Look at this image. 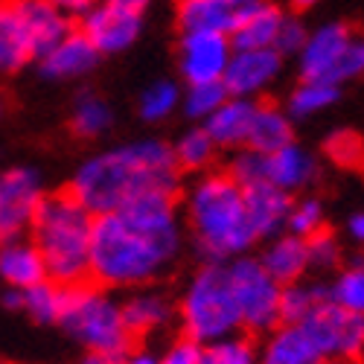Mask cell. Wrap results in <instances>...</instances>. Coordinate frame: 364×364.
<instances>
[{
    "label": "cell",
    "mask_w": 364,
    "mask_h": 364,
    "mask_svg": "<svg viewBox=\"0 0 364 364\" xmlns=\"http://www.w3.org/2000/svg\"><path fill=\"white\" fill-rule=\"evenodd\" d=\"M181 251L175 196L146 193L117 213L97 216L90 233V277L100 286H143Z\"/></svg>",
    "instance_id": "1"
},
{
    "label": "cell",
    "mask_w": 364,
    "mask_h": 364,
    "mask_svg": "<svg viewBox=\"0 0 364 364\" xmlns=\"http://www.w3.org/2000/svg\"><path fill=\"white\" fill-rule=\"evenodd\" d=\"M178 164L164 140H134L87 158L70 184V196L90 216L117 213L123 204L146 193H178Z\"/></svg>",
    "instance_id": "2"
},
{
    "label": "cell",
    "mask_w": 364,
    "mask_h": 364,
    "mask_svg": "<svg viewBox=\"0 0 364 364\" xmlns=\"http://www.w3.org/2000/svg\"><path fill=\"white\" fill-rule=\"evenodd\" d=\"M90 233L94 216L70 196H44L33 219V245L38 248L47 280L58 289H79L90 277Z\"/></svg>",
    "instance_id": "3"
},
{
    "label": "cell",
    "mask_w": 364,
    "mask_h": 364,
    "mask_svg": "<svg viewBox=\"0 0 364 364\" xmlns=\"http://www.w3.org/2000/svg\"><path fill=\"white\" fill-rule=\"evenodd\" d=\"M187 216L198 248L216 262L225 257H242L257 242L245 196L230 175L213 172L198 178L187 196Z\"/></svg>",
    "instance_id": "4"
},
{
    "label": "cell",
    "mask_w": 364,
    "mask_h": 364,
    "mask_svg": "<svg viewBox=\"0 0 364 364\" xmlns=\"http://www.w3.org/2000/svg\"><path fill=\"white\" fill-rule=\"evenodd\" d=\"M181 321H184V336L198 347L230 338L242 329L228 265L210 262L193 277L181 300Z\"/></svg>",
    "instance_id": "5"
},
{
    "label": "cell",
    "mask_w": 364,
    "mask_h": 364,
    "mask_svg": "<svg viewBox=\"0 0 364 364\" xmlns=\"http://www.w3.org/2000/svg\"><path fill=\"white\" fill-rule=\"evenodd\" d=\"M58 323L94 353L123 355L132 347V336L123 321V309H119L117 300H111L100 289H90V286L65 289Z\"/></svg>",
    "instance_id": "6"
},
{
    "label": "cell",
    "mask_w": 364,
    "mask_h": 364,
    "mask_svg": "<svg viewBox=\"0 0 364 364\" xmlns=\"http://www.w3.org/2000/svg\"><path fill=\"white\" fill-rule=\"evenodd\" d=\"M303 82L344 85L364 76V36H353L344 23H323L309 33L300 50Z\"/></svg>",
    "instance_id": "7"
},
{
    "label": "cell",
    "mask_w": 364,
    "mask_h": 364,
    "mask_svg": "<svg viewBox=\"0 0 364 364\" xmlns=\"http://www.w3.org/2000/svg\"><path fill=\"white\" fill-rule=\"evenodd\" d=\"M228 274H230V286H233L242 326L251 329V332H265V329L280 323V291H283V286H277L265 274L259 259L236 257L228 265Z\"/></svg>",
    "instance_id": "8"
},
{
    "label": "cell",
    "mask_w": 364,
    "mask_h": 364,
    "mask_svg": "<svg viewBox=\"0 0 364 364\" xmlns=\"http://www.w3.org/2000/svg\"><path fill=\"white\" fill-rule=\"evenodd\" d=\"M300 326L309 332V338L321 350L323 361L338 358V361H355L364 350V318L344 312L336 306L329 297L312 309L306 321H300Z\"/></svg>",
    "instance_id": "9"
},
{
    "label": "cell",
    "mask_w": 364,
    "mask_h": 364,
    "mask_svg": "<svg viewBox=\"0 0 364 364\" xmlns=\"http://www.w3.org/2000/svg\"><path fill=\"white\" fill-rule=\"evenodd\" d=\"M41 198V178L36 169L15 166L0 175V245L15 242L26 228H33Z\"/></svg>",
    "instance_id": "10"
},
{
    "label": "cell",
    "mask_w": 364,
    "mask_h": 364,
    "mask_svg": "<svg viewBox=\"0 0 364 364\" xmlns=\"http://www.w3.org/2000/svg\"><path fill=\"white\" fill-rule=\"evenodd\" d=\"M140 29H143L140 12L111 4V0H102L100 6L79 18V33L94 44L100 55L126 53L140 38Z\"/></svg>",
    "instance_id": "11"
},
{
    "label": "cell",
    "mask_w": 364,
    "mask_h": 364,
    "mask_svg": "<svg viewBox=\"0 0 364 364\" xmlns=\"http://www.w3.org/2000/svg\"><path fill=\"white\" fill-rule=\"evenodd\" d=\"M230 38L216 33H184L178 47V68L184 82L193 85H213L222 82L230 65Z\"/></svg>",
    "instance_id": "12"
},
{
    "label": "cell",
    "mask_w": 364,
    "mask_h": 364,
    "mask_svg": "<svg viewBox=\"0 0 364 364\" xmlns=\"http://www.w3.org/2000/svg\"><path fill=\"white\" fill-rule=\"evenodd\" d=\"M262 4L265 0H181L178 23L184 33H216L230 38Z\"/></svg>",
    "instance_id": "13"
},
{
    "label": "cell",
    "mask_w": 364,
    "mask_h": 364,
    "mask_svg": "<svg viewBox=\"0 0 364 364\" xmlns=\"http://www.w3.org/2000/svg\"><path fill=\"white\" fill-rule=\"evenodd\" d=\"M283 70V55L277 50H233L230 65L222 76L228 97L254 100Z\"/></svg>",
    "instance_id": "14"
},
{
    "label": "cell",
    "mask_w": 364,
    "mask_h": 364,
    "mask_svg": "<svg viewBox=\"0 0 364 364\" xmlns=\"http://www.w3.org/2000/svg\"><path fill=\"white\" fill-rule=\"evenodd\" d=\"M12 6L23 23V33L33 44L36 58H41L70 33V18L62 9H55L50 0H12Z\"/></svg>",
    "instance_id": "15"
},
{
    "label": "cell",
    "mask_w": 364,
    "mask_h": 364,
    "mask_svg": "<svg viewBox=\"0 0 364 364\" xmlns=\"http://www.w3.org/2000/svg\"><path fill=\"white\" fill-rule=\"evenodd\" d=\"M97 62H100V53L94 50V44H90L79 29H70L62 41L41 55V76L55 79V82L79 79L94 70Z\"/></svg>",
    "instance_id": "16"
},
{
    "label": "cell",
    "mask_w": 364,
    "mask_h": 364,
    "mask_svg": "<svg viewBox=\"0 0 364 364\" xmlns=\"http://www.w3.org/2000/svg\"><path fill=\"white\" fill-rule=\"evenodd\" d=\"M242 196H245V210H248V219H251L257 239H265V236L274 239L286 230V222L291 213V196L289 193L262 181V184L245 187Z\"/></svg>",
    "instance_id": "17"
},
{
    "label": "cell",
    "mask_w": 364,
    "mask_h": 364,
    "mask_svg": "<svg viewBox=\"0 0 364 364\" xmlns=\"http://www.w3.org/2000/svg\"><path fill=\"white\" fill-rule=\"evenodd\" d=\"M254 111H257L254 100L228 97L213 117L204 119V132L210 134V140L216 143V149H239V146L248 143Z\"/></svg>",
    "instance_id": "18"
},
{
    "label": "cell",
    "mask_w": 364,
    "mask_h": 364,
    "mask_svg": "<svg viewBox=\"0 0 364 364\" xmlns=\"http://www.w3.org/2000/svg\"><path fill=\"white\" fill-rule=\"evenodd\" d=\"M259 265L265 268V274L274 280L277 286H291L303 277V271L309 268V251L306 239H297L291 233L274 236L268 242V248L259 257Z\"/></svg>",
    "instance_id": "19"
},
{
    "label": "cell",
    "mask_w": 364,
    "mask_h": 364,
    "mask_svg": "<svg viewBox=\"0 0 364 364\" xmlns=\"http://www.w3.org/2000/svg\"><path fill=\"white\" fill-rule=\"evenodd\" d=\"M0 280H6L9 289L26 291L33 286L47 283V268L33 242H6L0 245Z\"/></svg>",
    "instance_id": "20"
},
{
    "label": "cell",
    "mask_w": 364,
    "mask_h": 364,
    "mask_svg": "<svg viewBox=\"0 0 364 364\" xmlns=\"http://www.w3.org/2000/svg\"><path fill=\"white\" fill-rule=\"evenodd\" d=\"M315 172H318L315 158L297 143H289L286 149L274 151V155H265V181L283 193H294L300 187H306L315 178Z\"/></svg>",
    "instance_id": "21"
},
{
    "label": "cell",
    "mask_w": 364,
    "mask_h": 364,
    "mask_svg": "<svg viewBox=\"0 0 364 364\" xmlns=\"http://www.w3.org/2000/svg\"><path fill=\"white\" fill-rule=\"evenodd\" d=\"M289 143H294L291 117L277 105H257L245 146L251 151H259V155H274V151L286 149Z\"/></svg>",
    "instance_id": "22"
},
{
    "label": "cell",
    "mask_w": 364,
    "mask_h": 364,
    "mask_svg": "<svg viewBox=\"0 0 364 364\" xmlns=\"http://www.w3.org/2000/svg\"><path fill=\"white\" fill-rule=\"evenodd\" d=\"M36 58L12 0H0V73H18Z\"/></svg>",
    "instance_id": "23"
},
{
    "label": "cell",
    "mask_w": 364,
    "mask_h": 364,
    "mask_svg": "<svg viewBox=\"0 0 364 364\" xmlns=\"http://www.w3.org/2000/svg\"><path fill=\"white\" fill-rule=\"evenodd\" d=\"M262 364H323L321 350L300 323L280 326L265 347Z\"/></svg>",
    "instance_id": "24"
},
{
    "label": "cell",
    "mask_w": 364,
    "mask_h": 364,
    "mask_svg": "<svg viewBox=\"0 0 364 364\" xmlns=\"http://www.w3.org/2000/svg\"><path fill=\"white\" fill-rule=\"evenodd\" d=\"M123 321H126V329L132 341L134 338H146L149 332L161 329L169 318H172V306L169 300L158 291H140V294H132L123 306Z\"/></svg>",
    "instance_id": "25"
},
{
    "label": "cell",
    "mask_w": 364,
    "mask_h": 364,
    "mask_svg": "<svg viewBox=\"0 0 364 364\" xmlns=\"http://www.w3.org/2000/svg\"><path fill=\"white\" fill-rule=\"evenodd\" d=\"M283 18L286 15L277 6L262 4L254 15L242 21V26L230 36V47L233 50H274Z\"/></svg>",
    "instance_id": "26"
},
{
    "label": "cell",
    "mask_w": 364,
    "mask_h": 364,
    "mask_svg": "<svg viewBox=\"0 0 364 364\" xmlns=\"http://www.w3.org/2000/svg\"><path fill=\"white\" fill-rule=\"evenodd\" d=\"M114 123V111L111 105L97 97L94 90H82L73 102V114H70V126L79 137H100L111 129Z\"/></svg>",
    "instance_id": "27"
},
{
    "label": "cell",
    "mask_w": 364,
    "mask_h": 364,
    "mask_svg": "<svg viewBox=\"0 0 364 364\" xmlns=\"http://www.w3.org/2000/svg\"><path fill=\"white\" fill-rule=\"evenodd\" d=\"M326 297H329L326 286H303V283L283 286V291H280V323L294 326L300 321H306L312 315V309L318 303H323Z\"/></svg>",
    "instance_id": "28"
},
{
    "label": "cell",
    "mask_w": 364,
    "mask_h": 364,
    "mask_svg": "<svg viewBox=\"0 0 364 364\" xmlns=\"http://www.w3.org/2000/svg\"><path fill=\"white\" fill-rule=\"evenodd\" d=\"M329 300L344 312L364 318V257H358L347 271H341L336 286H329Z\"/></svg>",
    "instance_id": "29"
},
{
    "label": "cell",
    "mask_w": 364,
    "mask_h": 364,
    "mask_svg": "<svg viewBox=\"0 0 364 364\" xmlns=\"http://www.w3.org/2000/svg\"><path fill=\"white\" fill-rule=\"evenodd\" d=\"M172 155H175L178 169H193L196 172V169H204L210 161H213L216 143L210 140V134L204 132V126L201 129H190V132L181 134V140L172 149Z\"/></svg>",
    "instance_id": "30"
},
{
    "label": "cell",
    "mask_w": 364,
    "mask_h": 364,
    "mask_svg": "<svg viewBox=\"0 0 364 364\" xmlns=\"http://www.w3.org/2000/svg\"><path fill=\"white\" fill-rule=\"evenodd\" d=\"M341 94L336 85H326V82H300L291 97H289V114L291 117H312L323 108H329Z\"/></svg>",
    "instance_id": "31"
},
{
    "label": "cell",
    "mask_w": 364,
    "mask_h": 364,
    "mask_svg": "<svg viewBox=\"0 0 364 364\" xmlns=\"http://www.w3.org/2000/svg\"><path fill=\"white\" fill-rule=\"evenodd\" d=\"M178 102H181L178 85L169 79H158L140 94V117L146 123H161L178 108Z\"/></svg>",
    "instance_id": "32"
},
{
    "label": "cell",
    "mask_w": 364,
    "mask_h": 364,
    "mask_svg": "<svg viewBox=\"0 0 364 364\" xmlns=\"http://www.w3.org/2000/svg\"><path fill=\"white\" fill-rule=\"evenodd\" d=\"M62 300H65V289H58L47 280L41 286L21 291V309H26L38 323H53L62 315Z\"/></svg>",
    "instance_id": "33"
},
{
    "label": "cell",
    "mask_w": 364,
    "mask_h": 364,
    "mask_svg": "<svg viewBox=\"0 0 364 364\" xmlns=\"http://www.w3.org/2000/svg\"><path fill=\"white\" fill-rule=\"evenodd\" d=\"M198 364H257V353L248 338L230 336L213 344H204L198 353Z\"/></svg>",
    "instance_id": "34"
},
{
    "label": "cell",
    "mask_w": 364,
    "mask_h": 364,
    "mask_svg": "<svg viewBox=\"0 0 364 364\" xmlns=\"http://www.w3.org/2000/svg\"><path fill=\"white\" fill-rule=\"evenodd\" d=\"M228 100V90H225V85L222 82H213V85H193V87H187V94H184V111H187V117H193V119H210L216 111H219V105Z\"/></svg>",
    "instance_id": "35"
},
{
    "label": "cell",
    "mask_w": 364,
    "mask_h": 364,
    "mask_svg": "<svg viewBox=\"0 0 364 364\" xmlns=\"http://www.w3.org/2000/svg\"><path fill=\"white\" fill-rule=\"evenodd\" d=\"M323 225V210L315 198H306V201H300V204H291V213H289V222L286 228L291 230V236L297 239H309L321 230Z\"/></svg>",
    "instance_id": "36"
},
{
    "label": "cell",
    "mask_w": 364,
    "mask_h": 364,
    "mask_svg": "<svg viewBox=\"0 0 364 364\" xmlns=\"http://www.w3.org/2000/svg\"><path fill=\"white\" fill-rule=\"evenodd\" d=\"M326 155L341 166H358L364 161V143L355 132H336L326 140Z\"/></svg>",
    "instance_id": "37"
},
{
    "label": "cell",
    "mask_w": 364,
    "mask_h": 364,
    "mask_svg": "<svg viewBox=\"0 0 364 364\" xmlns=\"http://www.w3.org/2000/svg\"><path fill=\"white\" fill-rule=\"evenodd\" d=\"M236 184L245 190V187H254V184H262L265 181V155H259V151H239V155L233 158L230 164V172H228Z\"/></svg>",
    "instance_id": "38"
},
{
    "label": "cell",
    "mask_w": 364,
    "mask_h": 364,
    "mask_svg": "<svg viewBox=\"0 0 364 364\" xmlns=\"http://www.w3.org/2000/svg\"><path fill=\"white\" fill-rule=\"evenodd\" d=\"M306 38H309V29L303 26V21L286 15L283 23H280L274 50H277L280 55H300V50H303V44H306Z\"/></svg>",
    "instance_id": "39"
},
{
    "label": "cell",
    "mask_w": 364,
    "mask_h": 364,
    "mask_svg": "<svg viewBox=\"0 0 364 364\" xmlns=\"http://www.w3.org/2000/svg\"><path fill=\"white\" fill-rule=\"evenodd\" d=\"M306 251H309V265L315 268H332L338 262V242L326 230H318L315 236L306 239Z\"/></svg>",
    "instance_id": "40"
},
{
    "label": "cell",
    "mask_w": 364,
    "mask_h": 364,
    "mask_svg": "<svg viewBox=\"0 0 364 364\" xmlns=\"http://www.w3.org/2000/svg\"><path fill=\"white\" fill-rule=\"evenodd\" d=\"M198 353H201V347H198L196 341L181 338L178 344H172V347L166 350V355H164L158 364H198Z\"/></svg>",
    "instance_id": "41"
},
{
    "label": "cell",
    "mask_w": 364,
    "mask_h": 364,
    "mask_svg": "<svg viewBox=\"0 0 364 364\" xmlns=\"http://www.w3.org/2000/svg\"><path fill=\"white\" fill-rule=\"evenodd\" d=\"M55 9H62L68 18H82L85 12H90L94 6H100L102 0H50Z\"/></svg>",
    "instance_id": "42"
},
{
    "label": "cell",
    "mask_w": 364,
    "mask_h": 364,
    "mask_svg": "<svg viewBox=\"0 0 364 364\" xmlns=\"http://www.w3.org/2000/svg\"><path fill=\"white\" fill-rule=\"evenodd\" d=\"M126 358L123 355H114V353H94L90 350L79 364H123Z\"/></svg>",
    "instance_id": "43"
},
{
    "label": "cell",
    "mask_w": 364,
    "mask_h": 364,
    "mask_svg": "<svg viewBox=\"0 0 364 364\" xmlns=\"http://www.w3.org/2000/svg\"><path fill=\"white\" fill-rule=\"evenodd\" d=\"M350 233H353L358 242H364V210L350 219Z\"/></svg>",
    "instance_id": "44"
},
{
    "label": "cell",
    "mask_w": 364,
    "mask_h": 364,
    "mask_svg": "<svg viewBox=\"0 0 364 364\" xmlns=\"http://www.w3.org/2000/svg\"><path fill=\"white\" fill-rule=\"evenodd\" d=\"M111 4H119V6H126V9L140 12L143 6H149V0H111Z\"/></svg>",
    "instance_id": "45"
},
{
    "label": "cell",
    "mask_w": 364,
    "mask_h": 364,
    "mask_svg": "<svg viewBox=\"0 0 364 364\" xmlns=\"http://www.w3.org/2000/svg\"><path fill=\"white\" fill-rule=\"evenodd\" d=\"M123 364H158V358H151L149 353H137V355H132V358H126Z\"/></svg>",
    "instance_id": "46"
},
{
    "label": "cell",
    "mask_w": 364,
    "mask_h": 364,
    "mask_svg": "<svg viewBox=\"0 0 364 364\" xmlns=\"http://www.w3.org/2000/svg\"><path fill=\"white\" fill-rule=\"evenodd\" d=\"M315 4H318V0H294L297 9H309V6H315Z\"/></svg>",
    "instance_id": "47"
},
{
    "label": "cell",
    "mask_w": 364,
    "mask_h": 364,
    "mask_svg": "<svg viewBox=\"0 0 364 364\" xmlns=\"http://www.w3.org/2000/svg\"><path fill=\"white\" fill-rule=\"evenodd\" d=\"M6 111V100H4V94H0V114Z\"/></svg>",
    "instance_id": "48"
},
{
    "label": "cell",
    "mask_w": 364,
    "mask_h": 364,
    "mask_svg": "<svg viewBox=\"0 0 364 364\" xmlns=\"http://www.w3.org/2000/svg\"><path fill=\"white\" fill-rule=\"evenodd\" d=\"M0 364H6V361H4V358H0Z\"/></svg>",
    "instance_id": "49"
}]
</instances>
